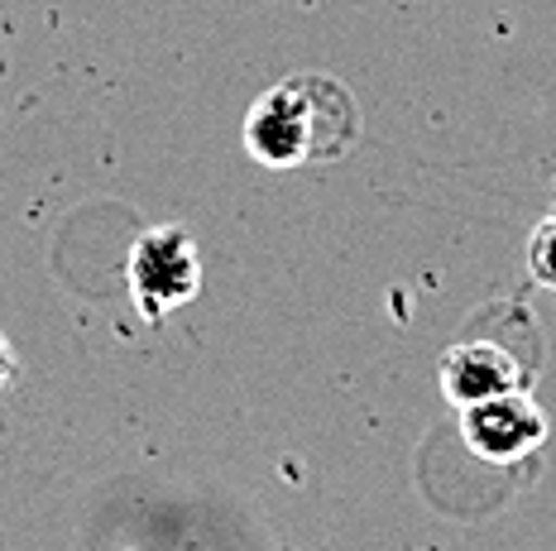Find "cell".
I'll use <instances>...</instances> for the list:
<instances>
[{
	"instance_id": "3957f363",
	"label": "cell",
	"mask_w": 556,
	"mask_h": 551,
	"mask_svg": "<svg viewBox=\"0 0 556 551\" xmlns=\"http://www.w3.org/2000/svg\"><path fill=\"white\" fill-rule=\"evenodd\" d=\"M460 432L480 461L514 465L547 441V412L532 403L528 388H508L500 398L460 408Z\"/></svg>"
},
{
	"instance_id": "52a82bcc",
	"label": "cell",
	"mask_w": 556,
	"mask_h": 551,
	"mask_svg": "<svg viewBox=\"0 0 556 551\" xmlns=\"http://www.w3.org/2000/svg\"><path fill=\"white\" fill-rule=\"evenodd\" d=\"M552 221H556V212H552Z\"/></svg>"
},
{
	"instance_id": "277c9868",
	"label": "cell",
	"mask_w": 556,
	"mask_h": 551,
	"mask_svg": "<svg viewBox=\"0 0 556 551\" xmlns=\"http://www.w3.org/2000/svg\"><path fill=\"white\" fill-rule=\"evenodd\" d=\"M523 364L514 360L504 346L494 341H466V346H451L442 360V394L451 408H470L484 398H500L508 388H523Z\"/></svg>"
},
{
	"instance_id": "7a4b0ae2",
	"label": "cell",
	"mask_w": 556,
	"mask_h": 551,
	"mask_svg": "<svg viewBox=\"0 0 556 551\" xmlns=\"http://www.w3.org/2000/svg\"><path fill=\"white\" fill-rule=\"evenodd\" d=\"M130 293L139 317L159 321L192 303L202 289V264H197V245L182 226H154L135 240L130 249Z\"/></svg>"
},
{
	"instance_id": "6da1fadb",
	"label": "cell",
	"mask_w": 556,
	"mask_h": 551,
	"mask_svg": "<svg viewBox=\"0 0 556 551\" xmlns=\"http://www.w3.org/2000/svg\"><path fill=\"white\" fill-rule=\"evenodd\" d=\"M361 140L355 97L327 73H293L274 82L245 116V149L264 168H303L345 158Z\"/></svg>"
},
{
	"instance_id": "5b68a950",
	"label": "cell",
	"mask_w": 556,
	"mask_h": 551,
	"mask_svg": "<svg viewBox=\"0 0 556 551\" xmlns=\"http://www.w3.org/2000/svg\"><path fill=\"white\" fill-rule=\"evenodd\" d=\"M528 269H532V279H538V283L556 289V221H552V216L538 226V235H532V245H528Z\"/></svg>"
},
{
	"instance_id": "8992f818",
	"label": "cell",
	"mask_w": 556,
	"mask_h": 551,
	"mask_svg": "<svg viewBox=\"0 0 556 551\" xmlns=\"http://www.w3.org/2000/svg\"><path fill=\"white\" fill-rule=\"evenodd\" d=\"M15 379V350H10V341H5V331H0V388Z\"/></svg>"
}]
</instances>
